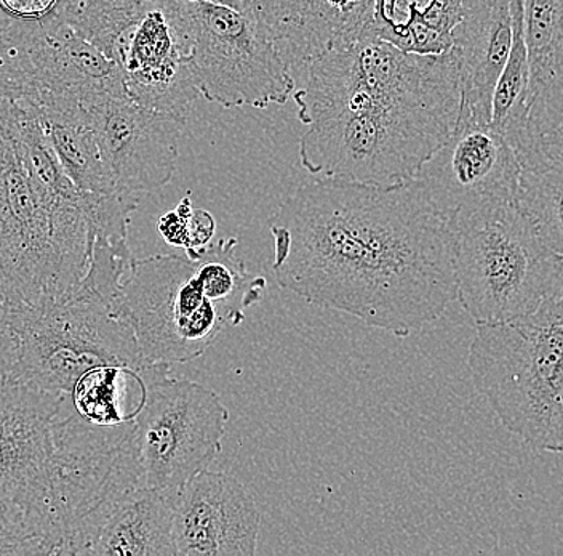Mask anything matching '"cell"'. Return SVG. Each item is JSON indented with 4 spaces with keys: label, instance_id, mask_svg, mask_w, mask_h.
I'll return each instance as SVG.
<instances>
[{
    "label": "cell",
    "instance_id": "11",
    "mask_svg": "<svg viewBox=\"0 0 563 556\" xmlns=\"http://www.w3.org/2000/svg\"><path fill=\"white\" fill-rule=\"evenodd\" d=\"M450 137L449 130L393 112L344 111L309 126L299 140V161L319 178L390 186L417 177Z\"/></svg>",
    "mask_w": 563,
    "mask_h": 556
},
{
    "label": "cell",
    "instance_id": "3",
    "mask_svg": "<svg viewBox=\"0 0 563 556\" xmlns=\"http://www.w3.org/2000/svg\"><path fill=\"white\" fill-rule=\"evenodd\" d=\"M291 98L305 126L376 108L456 129L463 105L460 56L455 47L440 55L407 54L365 33L312 59L305 86Z\"/></svg>",
    "mask_w": 563,
    "mask_h": 556
},
{
    "label": "cell",
    "instance_id": "1",
    "mask_svg": "<svg viewBox=\"0 0 563 556\" xmlns=\"http://www.w3.org/2000/svg\"><path fill=\"white\" fill-rule=\"evenodd\" d=\"M276 283L308 304L407 339L456 301L455 242L420 179L319 178L267 220Z\"/></svg>",
    "mask_w": 563,
    "mask_h": 556
},
{
    "label": "cell",
    "instance_id": "22",
    "mask_svg": "<svg viewBox=\"0 0 563 556\" xmlns=\"http://www.w3.org/2000/svg\"><path fill=\"white\" fill-rule=\"evenodd\" d=\"M510 13L512 42L505 68L493 90L490 126L514 148L520 161L531 148L528 133L530 65L523 34V0H510Z\"/></svg>",
    "mask_w": 563,
    "mask_h": 556
},
{
    "label": "cell",
    "instance_id": "10",
    "mask_svg": "<svg viewBox=\"0 0 563 556\" xmlns=\"http://www.w3.org/2000/svg\"><path fill=\"white\" fill-rule=\"evenodd\" d=\"M144 486L133 421L119 425L91 424L63 396L53 424L51 486L44 512V533L53 555L91 510L109 499Z\"/></svg>",
    "mask_w": 563,
    "mask_h": 556
},
{
    "label": "cell",
    "instance_id": "16",
    "mask_svg": "<svg viewBox=\"0 0 563 556\" xmlns=\"http://www.w3.org/2000/svg\"><path fill=\"white\" fill-rule=\"evenodd\" d=\"M176 489H133L109 499L80 521L62 555L176 556Z\"/></svg>",
    "mask_w": 563,
    "mask_h": 556
},
{
    "label": "cell",
    "instance_id": "8",
    "mask_svg": "<svg viewBox=\"0 0 563 556\" xmlns=\"http://www.w3.org/2000/svg\"><path fill=\"white\" fill-rule=\"evenodd\" d=\"M112 313L132 329L150 364H183L202 357L227 327V316L207 298L188 255L132 260Z\"/></svg>",
    "mask_w": 563,
    "mask_h": 556
},
{
    "label": "cell",
    "instance_id": "27",
    "mask_svg": "<svg viewBox=\"0 0 563 556\" xmlns=\"http://www.w3.org/2000/svg\"><path fill=\"white\" fill-rule=\"evenodd\" d=\"M320 6L332 36V47L368 33L375 0H320Z\"/></svg>",
    "mask_w": 563,
    "mask_h": 556
},
{
    "label": "cell",
    "instance_id": "28",
    "mask_svg": "<svg viewBox=\"0 0 563 556\" xmlns=\"http://www.w3.org/2000/svg\"><path fill=\"white\" fill-rule=\"evenodd\" d=\"M214 231H217V221L209 210L192 207L191 212L186 217V255L192 259L200 249L209 246Z\"/></svg>",
    "mask_w": 563,
    "mask_h": 556
},
{
    "label": "cell",
    "instance_id": "29",
    "mask_svg": "<svg viewBox=\"0 0 563 556\" xmlns=\"http://www.w3.org/2000/svg\"><path fill=\"white\" fill-rule=\"evenodd\" d=\"M59 0H0V12L7 20L42 21L55 12Z\"/></svg>",
    "mask_w": 563,
    "mask_h": 556
},
{
    "label": "cell",
    "instance_id": "26",
    "mask_svg": "<svg viewBox=\"0 0 563 556\" xmlns=\"http://www.w3.org/2000/svg\"><path fill=\"white\" fill-rule=\"evenodd\" d=\"M52 555L51 545L38 536L26 512L0 499V556Z\"/></svg>",
    "mask_w": 563,
    "mask_h": 556
},
{
    "label": "cell",
    "instance_id": "9",
    "mask_svg": "<svg viewBox=\"0 0 563 556\" xmlns=\"http://www.w3.org/2000/svg\"><path fill=\"white\" fill-rule=\"evenodd\" d=\"M172 366L144 368L133 443L146 488L179 489L209 470L223 450L229 411L202 383L172 378Z\"/></svg>",
    "mask_w": 563,
    "mask_h": 556
},
{
    "label": "cell",
    "instance_id": "30",
    "mask_svg": "<svg viewBox=\"0 0 563 556\" xmlns=\"http://www.w3.org/2000/svg\"><path fill=\"white\" fill-rule=\"evenodd\" d=\"M191 196H186L174 210L158 218L157 230L167 244L174 246V248L185 249L186 217L191 212Z\"/></svg>",
    "mask_w": 563,
    "mask_h": 556
},
{
    "label": "cell",
    "instance_id": "12",
    "mask_svg": "<svg viewBox=\"0 0 563 556\" xmlns=\"http://www.w3.org/2000/svg\"><path fill=\"white\" fill-rule=\"evenodd\" d=\"M86 108L119 193L139 196L172 182L186 118L140 107L126 94L109 95Z\"/></svg>",
    "mask_w": 563,
    "mask_h": 556
},
{
    "label": "cell",
    "instance_id": "19",
    "mask_svg": "<svg viewBox=\"0 0 563 556\" xmlns=\"http://www.w3.org/2000/svg\"><path fill=\"white\" fill-rule=\"evenodd\" d=\"M523 34L530 65L528 133L533 151L554 139L563 126V0H523Z\"/></svg>",
    "mask_w": 563,
    "mask_h": 556
},
{
    "label": "cell",
    "instance_id": "21",
    "mask_svg": "<svg viewBox=\"0 0 563 556\" xmlns=\"http://www.w3.org/2000/svg\"><path fill=\"white\" fill-rule=\"evenodd\" d=\"M461 17L463 0H375L369 33L407 54L440 55Z\"/></svg>",
    "mask_w": 563,
    "mask_h": 556
},
{
    "label": "cell",
    "instance_id": "24",
    "mask_svg": "<svg viewBox=\"0 0 563 556\" xmlns=\"http://www.w3.org/2000/svg\"><path fill=\"white\" fill-rule=\"evenodd\" d=\"M162 0H59L53 15L118 63L132 31Z\"/></svg>",
    "mask_w": 563,
    "mask_h": 556
},
{
    "label": "cell",
    "instance_id": "6",
    "mask_svg": "<svg viewBox=\"0 0 563 556\" xmlns=\"http://www.w3.org/2000/svg\"><path fill=\"white\" fill-rule=\"evenodd\" d=\"M10 318L15 336L10 382L70 395L77 380L93 369L150 364L111 302L84 280L44 308H10Z\"/></svg>",
    "mask_w": 563,
    "mask_h": 556
},
{
    "label": "cell",
    "instance_id": "17",
    "mask_svg": "<svg viewBox=\"0 0 563 556\" xmlns=\"http://www.w3.org/2000/svg\"><path fill=\"white\" fill-rule=\"evenodd\" d=\"M118 65L126 95L140 107L186 118L200 97L191 51L176 36L161 6L132 31Z\"/></svg>",
    "mask_w": 563,
    "mask_h": 556
},
{
    "label": "cell",
    "instance_id": "13",
    "mask_svg": "<svg viewBox=\"0 0 563 556\" xmlns=\"http://www.w3.org/2000/svg\"><path fill=\"white\" fill-rule=\"evenodd\" d=\"M63 396L10 380L0 382V499L20 505L48 545L44 512L51 486L53 424Z\"/></svg>",
    "mask_w": 563,
    "mask_h": 556
},
{
    "label": "cell",
    "instance_id": "32",
    "mask_svg": "<svg viewBox=\"0 0 563 556\" xmlns=\"http://www.w3.org/2000/svg\"><path fill=\"white\" fill-rule=\"evenodd\" d=\"M537 151H540V153L549 154V156L563 157V126L554 139L549 140L548 143H544L543 146L538 148Z\"/></svg>",
    "mask_w": 563,
    "mask_h": 556
},
{
    "label": "cell",
    "instance_id": "2",
    "mask_svg": "<svg viewBox=\"0 0 563 556\" xmlns=\"http://www.w3.org/2000/svg\"><path fill=\"white\" fill-rule=\"evenodd\" d=\"M91 233L86 193L55 188L35 174L21 108L0 97V298L10 308H44L86 276Z\"/></svg>",
    "mask_w": 563,
    "mask_h": 556
},
{
    "label": "cell",
    "instance_id": "23",
    "mask_svg": "<svg viewBox=\"0 0 563 556\" xmlns=\"http://www.w3.org/2000/svg\"><path fill=\"white\" fill-rule=\"evenodd\" d=\"M238 238H224L206 246L192 257L207 298L227 316L231 327L245 321V312L262 302L267 281L246 270L235 248Z\"/></svg>",
    "mask_w": 563,
    "mask_h": 556
},
{
    "label": "cell",
    "instance_id": "31",
    "mask_svg": "<svg viewBox=\"0 0 563 556\" xmlns=\"http://www.w3.org/2000/svg\"><path fill=\"white\" fill-rule=\"evenodd\" d=\"M15 361V336H13L10 306L0 298V382L9 380Z\"/></svg>",
    "mask_w": 563,
    "mask_h": 556
},
{
    "label": "cell",
    "instance_id": "20",
    "mask_svg": "<svg viewBox=\"0 0 563 556\" xmlns=\"http://www.w3.org/2000/svg\"><path fill=\"white\" fill-rule=\"evenodd\" d=\"M26 105L41 122L63 171L82 193L122 195L103 161L86 105L73 98L45 97Z\"/></svg>",
    "mask_w": 563,
    "mask_h": 556
},
{
    "label": "cell",
    "instance_id": "18",
    "mask_svg": "<svg viewBox=\"0 0 563 556\" xmlns=\"http://www.w3.org/2000/svg\"><path fill=\"white\" fill-rule=\"evenodd\" d=\"M510 42V0H463V17L453 30L463 87L460 121L490 124L493 90Z\"/></svg>",
    "mask_w": 563,
    "mask_h": 556
},
{
    "label": "cell",
    "instance_id": "5",
    "mask_svg": "<svg viewBox=\"0 0 563 556\" xmlns=\"http://www.w3.org/2000/svg\"><path fill=\"white\" fill-rule=\"evenodd\" d=\"M467 369L506 430L537 453H563V295L477 326Z\"/></svg>",
    "mask_w": 563,
    "mask_h": 556
},
{
    "label": "cell",
    "instance_id": "15",
    "mask_svg": "<svg viewBox=\"0 0 563 556\" xmlns=\"http://www.w3.org/2000/svg\"><path fill=\"white\" fill-rule=\"evenodd\" d=\"M262 512L244 484L223 471L203 470L176 489V556H253Z\"/></svg>",
    "mask_w": 563,
    "mask_h": 556
},
{
    "label": "cell",
    "instance_id": "33",
    "mask_svg": "<svg viewBox=\"0 0 563 556\" xmlns=\"http://www.w3.org/2000/svg\"><path fill=\"white\" fill-rule=\"evenodd\" d=\"M15 23V21H13ZM12 21L7 20L5 17L2 15V12H0V33H3V31L9 30L10 26H12Z\"/></svg>",
    "mask_w": 563,
    "mask_h": 556
},
{
    "label": "cell",
    "instance_id": "14",
    "mask_svg": "<svg viewBox=\"0 0 563 556\" xmlns=\"http://www.w3.org/2000/svg\"><path fill=\"white\" fill-rule=\"evenodd\" d=\"M522 164L490 124L457 121L455 132L418 171L426 195L446 220L485 200H519Z\"/></svg>",
    "mask_w": 563,
    "mask_h": 556
},
{
    "label": "cell",
    "instance_id": "4",
    "mask_svg": "<svg viewBox=\"0 0 563 556\" xmlns=\"http://www.w3.org/2000/svg\"><path fill=\"white\" fill-rule=\"evenodd\" d=\"M456 301L477 326L512 321L563 295V265L519 200H485L449 220Z\"/></svg>",
    "mask_w": 563,
    "mask_h": 556
},
{
    "label": "cell",
    "instance_id": "7",
    "mask_svg": "<svg viewBox=\"0 0 563 556\" xmlns=\"http://www.w3.org/2000/svg\"><path fill=\"white\" fill-rule=\"evenodd\" d=\"M179 41L191 51L200 97L220 107L285 105L297 80L256 17L200 0H162Z\"/></svg>",
    "mask_w": 563,
    "mask_h": 556
},
{
    "label": "cell",
    "instance_id": "25",
    "mask_svg": "<svg viewBox=\"0 0 563 556\" xmlns=\"http://www.w3.org/2000/svg\"><path fill=\"white\" fill-rule=\"evenodd\" d=\"M520 164L519 204L563 265V157L533 151Z\"/></svg>",
    "mask_w": 563,
    "mask_h": 556
}]
</instances>
